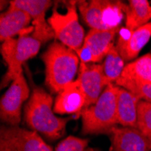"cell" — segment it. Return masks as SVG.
I'll use <instances>...</instances> for the list:
<instances>
[{"label":"cell","instance_id":"obj_1","mask_svg":"<svg viewBox=\"0 0 151 151\" xmlns=\"http://www.w3.org/2000/svg\"><path fill=\"white\" fill-rule=\"evenodd\" d=\"M52 103V97L48 92L40 87H33L32 95L24 107V121L34 131L42 133L50 140H57L65 134L71 118L57 117Z\"/></svg>","mask_w":151,"mask_h":151},{"label":"cell","instance_id":"obj_2","mask_svg":"<svg viewBox=\"0 0 151 151\" xmlns=\"http://www.w3.org/2000/svg\"><path fill=\"white\" fill-rule=\"evenodd\" d=\"M42 59L45 65V82L52 91L59 93L74 81L81 64L75 51L55 41L44 52Z\"/></svg>","mask_w":151,"mask_h":151},{"label":"cell","instance_id":"obj_3","mask_svg":"<svg viewBox=\"0 0 151 151\" xmlns=\"http://www.w3.org/2000/svg\"><path fill=\"white\" fill-rule=\"evenodd\" d=\"M119 86L109 84L99 100L81 113L83 134H108L118 124L117 95Z\"/></svg>","mask_w":151,"mask_h":151},{"label":"cell","instance_id":"obj_4","mask_svg":"<svg viewBox=\"0 0 151 151\" xmlns=\"http://www.w3.org/2000/svg\"><path fill=\"white\" fill-rule=\"evenodd\" d=\"M77 6L85 23L91 29L111 30L119 28L126 17L128 4L111 0L77 1Z\"/></svg>","mask_w":151,"mask_h":151},{"label":"cell","instance_id":"obj_5","mask_svg":"<svg viewBox=\"0 0 151 151\" xmlns=\"http://www.w3.org/2000/svg\"><path fill=\"white\" fill-rule=\"evenodd\" d=\"M41 44L29 35H21L17 39L11 38L2 43L0 51L7 66V71L2 79L1 88L12 83L23 73V64L36 55Z\"/></svg>","mask_w":151,"mask_h":151},{"label":"cell","instance_id":"obj_6","mask_svg":"<svg viewBox=\"0 0 151 151\" xmlns=\"http://www.w3.org/2000/svg\"><path fill=\"white\" fill-rule=\"evenodd\" d=\"M66 9L65 14H61L53 8L48 23L60 42L76 52L82 46L85 39L84 29L78 19L77 1L67 2Z\"/></svg>","mask_w":151,"mask_h":151},{"label":"cell","instance_id":"obj_7","mask_svg":"<svg viewBox=\"0 0 151 151\" xmlns=\"http://www.w3.org/2000/svg\"><path fill=\"white\" fill-rule=\"evenodd\" d=\"M0 151H52L34 130L19 126H1Z\"/></svg>","mask_w":151,"mask_h":151},{"label":"cell","instance_id":"obj_8","mask_svg":"<svg viewBox=\"0 0 151 151\" xmlns=\"http://www.w3.org/2000/svg\"><path fill=\"white\" fill-rule=\"evenodd\" d=\"M30 90L22 73L14 81L0 101L1 120L8 126H18L23 103L29 98Z\"/></svg>","mask_w":151,"mask_h":151},{"label":"cell","instance_id":"obj_9","mask_svg":"<svg viewBox=\"0 0 151 151\" xmlns=\"http://www.w3.org/2000/svg\"><path fill=\"white\" fill-rule=\"evenodd\" d=\"M119 28L111 30H96L91 31L85 36L82 46L76 51L81 63H96L105 59L107 53L114 45L113 40Z\"/></svg>","mask_w":151,"mask_h":151},{"label":"cell","instance_id":"obj_10","mask_svg":"<svg viewBox=\"0 0 151 151\" xmlns=\"http://www.w3.org/2000/svg\"><path fill=\"white\" fill-rule=\"evenodd\" d=\"M52 5V2L49 0H13L9 2V6L21 9L31 16L35 28L33 37L42 44L55 37L53 30L45 19V14Z\"/></svg>","mask_w":151,"mask_h":151},{"label":"cell","instance_id":"obj_11","mask_svg":"<svg viewBox=\"0 0 151 151\" xmlns=\"http://www.w3.org/2000/svg\"><path fill=\"white\" fill-rule=\"evenodd\" d=\"M76 80L79 81L86 96L85 109L97 101L105 88L109 85L104 74L102 63H81L78 78Z\"/></svg>","mask_w":151,"mask_h":151},{"label":"cell","instance_id":"obj_12","mask_svg":"<svg viewBox=\"0 0 151 151\" xmlns=\"http://www.w3.org/2000/svg\"><path fill=\"white\" fill-rule=\"evenodd\" d=\"M151 38V22L134 31L123 27L119 31L116 48L124 61L136 60Z\"/></svg>","mask_w":151,"mask_h":151},{"label":"cell","instance_id":"obj_13","mask_svg":"<svg viewBox=\"0 0 151 151\" xmlns=\"http://www.w3.org/2000/svg\"><path fill=\"white\" fill-rule=\"evenodd\" d=\"M31 21L33 20L29 14L9 6L0 16V41L3 43L16 35H28L29 33H34V26H30Z\"/></svg>","mask_w":151,"mask_h":151},{"label":"cell","instance_id":"obj_14","mask_svg":"<svg viewBox=\"0 0 151 151\" xmlns=\"http://www.w3.org/2000/svg\"><path fill=\"white\" fill-rule=\"evenodd\" d=\"M109 136L111 151H151V141L139 129L116 126Z\"/></svg>","mask_w":151,"mask_h":151},{"label":"cell","instance_id":"obj_15","mask_svg":"<svg viewBox=\"0 0 151 151\" xmlns=\"http://www.w3.org/2000/svg\"><path fill=\"white\" fill-rule=\"evenodd\" d=\"M86 106V96L79 81L75 80L66 85L57 95L53 104V111L57 114H73L81 116Z\"/></svg>","mask_w":151,"mask_h":151},{"label":"cell","instance_id":"obj_16","mask_svg":"<svg viewBox=\"0 0 151 151\" xmlns=\"http://www.w3.org/2000/svg\"><path fill=\"white\" fill-rule=\"evenodd\" d=\"M115 84L121 88L129 84H151V53L129 62Z\"/></svg>","mask_w":151,"mask_h":151},{"label":"cell","instance_id":"obj_17","mask_svg":"<svg viewBox=\"0 0 151 151\" xmlns=\"http://www.w3.org/2000/svg\"><path fill=\"white\" fill-rule=\"evenodd\" d=\"M140 100L128 90L119 87L117 95V120L121 127L138 129V106Z\"/></svg>","mask_w":151,"mask_h":151},{"label":"cell","instance_id":"obj_18","mask_svg":"<svg viewBox=\"0 0 151 151\" xmlns=\"http://www.w3.org/2000/svg\"><path fill=\"white\" fill-rule=\"evenodd\" d=\"M151 6L147 0H130L126 10V27L132 31L149 23Z\"/></svg>","mask_w":151,"mask_h":151},{"label":"cell","instance_id":"obj_19","mask_svg":"<svg viewBox=\"0 0 151 151\" xmlns=\"http://www.w3.org/2000/svg\"><path fill=\"white\" fill-rule=\"evenodd\" d=\"M102 66L109 84H115L116 81L119 78L126 66L125 61L120 56L116 46L113 45L109 51L104 59Z\"/></svg>","mask_w":151,"mask_h":151},{"label":"cell","instance_id":"obj_20","mask_svg":"<svg viewBox=\"0 0 151 151\" xmlns=\"http://www.w3.org/2000/svg\"><path fill=\"white\" fill-rule=\"evenodd\" d=\"M138 129L151 141V102L139 101L138 106Z\"/></svg>","mask_w":151,"mask_h":151},{"label":"cell","instance_id":"obj_21","mask_svg":"<svg viewBox=\"0 0 151 151\" xmlns=\"http://www.w3.org/2000/svg\"><path fill=\"white\" fill-rule=\"evenodd\" d=\"M88 139L69 136L59 142L55 147V151H85L88 147Z\"/></svg>","mask_w":151,"mask_h":151},{"label":"cell","instance_id":"obj_22","mask_svg":"<svg viewBox=\"0 0 151 151\" xmlns=\"http://www.w3.org/2000/svg\"><path fill=\"white\" fill-rule=\"evenodd\" d=\"M123 88L133 93L140 101L151 102V84H143V85L129 84L124 86Z\"/></svg>","mask_w":151,"mask_h":151},{"label":"cell","instance_id":"obj_23","mask_svg":"<svg viewBox=\"0 0 151 151\" xmlns=\"http://www.w3.org/2000/svg\"><path fill=\"white\" fill-rule=\"evenodd\" d=\"M85 151H100V149H98V148H95V147H87L86 148V150Z\"/></svg>","mask_w":151,"mask_h":151}]
</instances>
